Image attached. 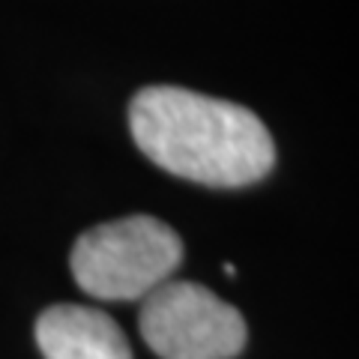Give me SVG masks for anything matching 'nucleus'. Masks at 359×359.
I'll return each mask as SVG.
<instances>
[{
    "label": "nucleus",
    "instance_id": "1",
    "mask_svg": "<svg viewBox=\"0 0 359 359\" xmlns=\"http://www.w3.org/2000/svg\"><path fill=\"white\" fill-rule=\"evenodd\" d=\"M129 132L153 165L204 186H249L276 165V144L255 111L186 87L138 90Z\"/></svg>",
    "mask_w": 359,
    "mask_h": 359
},
{
    "label": "nucleus",
    "instance_id": "2",
    "mask_svg": "<svg viewBox=\"0 0 359 359\" xmlns=\"http://www.w3.org/2000/svg\"><path fill=\"white\" fill-rule=\"evenodd\" d=\"M183 261L177 231L153 216H126L84 231L72 249V276L96 299H144Z\"/></svg>",
    "mask_w": 359,
    "mask_h": 359
},
{
    "label": "nucleus",
    "instance_id": "3",
    "mask_svg": "<svg viewBox=\"0 0 359 359\" xmlns=\"http://www.w3.org/2000/svg\"><path fill=\"white\" fill-rule=\"evenodd\" d=\"M138 327L162 359H233L245 347V320L198 282H162L141 299Z\"/></svg>",
    "mask_w": 359,
    "mask_h": 359
},
{
    "label": "nucleus",
    "instance_id": "4",
    "mask_svg": "<svg viewBox=\"0 0 359 359\" xmlns=\"http://www.w3.org/2000/svg\"><path fill=\"white\" fill-rule=\"evenodd\" d=\"M36 344L45 359H132L117 320L90 306H51L36 320Z\"/></svg>",
    "mask_w": 359,
    "mask_h": 359
}]
</instances>
